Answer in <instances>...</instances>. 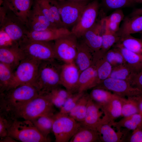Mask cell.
<instances>
[{
  "label": "cell",
  "mask_w": 142,
  "mask_h": 142,
  "mask_svg": "<svg viewBox=\"0 0 142 142\" xmlns=\"http://www.w3.org/2000/svg\"><path fill=\"white\" fill-rule=\"evenodd\" d=\"M57 5L65 27H73L78 22L89 0H56Z\"/></svg>",
  "instance_id": "obj_9"
},
{
  "label": "cell",
  "mask_w": 142,
  "mask_h": 142,
  "mask_svg": "<svg viewBox=\"0 0 142 142\" xmlns=\"http://www.w3.org/2000/svg\"><path fill=\"white\" fill-rule=\"evenodd\" d=\"M8 136L22 142H48V138L43 136L30 120L13 119Z\"/></svg>",
  "instance_id": "obj_5"
},
{
  "label": "cell",
  "mask_w": 142,
  "mask_h": 142,
  "mask_svg": "<svg viewBox=\"0 0 142 142\" xmlns=\"http://www.w3.org/2000/svg\"><path fill=\"white\" fill-rule=\"evenodd\" d=\"M26 25L29 31H39L58 28L53 25L45 17L36 1L28 16Z\"/></svg>",
  "instance_id": "obj_14"
},
{
  "label": "cell",
  "mask_w": 142,
  "mask_h": 142,
  "mask_svg": "<svg viewBox=\"0 0 142 142\" xmlns=\"http://www.w3.org/2000/svg\"><path fill=\"white\" fill-rule=\"evenodd\" d=\"M135 97L126 98L119 97L121 104V116L126 117L139 113L137 104Z\"/></svg>",
  "instance_id": "obj_36"
},
{
  "label": "cell",
  "mask_w": 142,
  "mask_h": 142,
  "mask_svg": "<svg viewBox=\"0 0 142 142\" xmlns=\"http://www.w3.org/2000/svg\"><path fill=\"white\" fill-rule=\"evenodd\" d=\"M80 39L78 40L77 53L74 62L80 73L92 64L94 53L83 39Z\"/></svg>",
  "instance_id": "obj_19"
},
{
  "label": "cell",
  "mask_w": 142,
  "mask_h": 142,
  "mask_svg": "<svg viewBox=\"0 0 142 142\" xmlns=\"http://www.w3.org/2000/svg\"><path fill=\"white\" fill-rule=\"evenodd\" d=\"M89 98V94L85 93L70 111L69 115L77 121L80 123L82 122L86 115Z\"/></svg>",
  "instance_id": "obj_30"
},
{
  "label": "cell",
  "mask_w": 142,
  "mask_h": 142,
  "mask_svg": "<svg viewBox=\"0 0 142 142\" xmlns=\"http://www.w3.org/2000/svg\"><path fill=\"white\" fill-rule=\"evenodd\" d=\"M104 56L113 67L126 63L121 52L114 46L104 54Z\"/></svg>",
  "instance_id": "obj_37"
},
{
  "label": "cell",
  "mask_w": 142,
  "mask_h": 142,
  "mask_svg": "<svg viewBox=\"0 0 142 142\" xmlns=\"http://www.w3.org/2000/svg\"><path fill=\"white\" fill-rule=\"evenodd\" d=\"M78 39L72 32L54 41L56 59L64 63L74 62Z\"/></svg>",
  "instance_id": "obj_10"
},
{
  "label": "cell",
  "mask_w": 142,
  "mask_h": 142,
  "mask_svg": "<svg viewBox=\"0 0 142 142\" xmlns=\"http://www.w3.org/2000/svg\"><path fill=\"white\" fill-rule=\"evenodd\" d=\"M141 33V35H140V38L142 40V32L141 33Z\"/></svg>",
  "instance_id": "obj_52"
},
{
  "label": "cell",
  "mask_w": 142,
  "mask_h": 142,
  "mask_svg": "<svg viewBox=\"0 0 142 142\" xmlns=\"http://www.w3.org/2000/svg\"><path fill=\"white\" fill-rule=\"evenodd\" d=\"M0 47L19 45L18 43L13 40L3 31L0 30Z\"/></svg>",
  "instance_id": "obj_44"
},
{
  "label": "cell",
  "mask_w": 142,
  "mask_h": 142,
  "mask_svg": "<svg viewBox=\"0 0 142 142\" xmlns=\"http://www.w3.org/2000/svg\"><path fill=\"white\" fill-rule=\"evenodd\" d=\"M93 63L96 67L99 84L109 77L113 67L106 60L104 55L99 51L94 53Z\"/></svg>",
  "instance_id": "obj_24"
},
{
  "label": "cell",
  "mask_w": 142,
  "mask_h": 142,
  "mask_svg": "<svg viewBox=\"0 0 142 142\" xmlns=\"http://www.w3.org/2000/svg\"><path fill=\"white\" fill-rule=\"evenodd\" d=\"M137 103L139 113L142 115V96L135 97Z\"/></svg>",
  "instance_id": "obj_48"
},
{
  "label": "cell",
  "mask_w": 142,
  "mask_h": 142,
  "mask_svg": "<svg viewBox=\"0 0 142 142\" xmlns=\"http://www.w3.org/2000/svg\"><path fill=\"white\" fill-rule=\"evenodd\" d=\"M49 1L50 9L58 27L59 28L65 27L62 20L57 5L56 0H49Z\"/></svg>",
  "instance_id": "obj_42"
},
{
  "label": "cell",
  "mask_w": 142,
  "mask_h": 142,
  "mask_svg": "<svg viewBox=\"0 0 142 142\" xmlns=\"http://www.w3.org/2000/svg\"><path fill=\"white\" fill-rule=\"evenodd\" d=\"M54 105L44 95H39L8 115L12 119L31 120L37 117L53 116Z\"/></svg>",
  "instance_id": "obj_3"
},
{
  "label": "cell",
  "mask_w": 142,
  "mask_h": 142,
  "mask_svg": "<svg viewBox=\"0 0 142 142\" xmlns=\"http://www.w3.org/2000/svg\"><path fill=\"white\" fill-rule=\"evenodd\" d=\"M36 88L28 84L0 93V113L9 115L39 95Z\"/></svg>",
  "instance_id": "obj_1"
},
{
  "label": "cell",
  "mask_w": 142,
  "mask_h": 142,
  "mask_svg": "<svg viewBox=\"0 0 142 142\" xmlns=\"http://www.w3.org/2000/svg\"><path fill=\"white\" fill-rule=\"evenodd\" d=\"M113 46L116 47L120 51L126 63L134 72L142 69V54L130 51L118 43Z\"/></svg>",
  "instance_id": "obj_26"
},
{
  "label": "cell",
  "mask_w": 142,
  "mask_h": 142,
  "mask_svg": "<svg viewBox=\"0 0 142 142\" xmlns=\"http://www.w3.org/2000/svg\"><path fill=\"white\" fill-rule=\"evenodd\" d=\"M108 23L120 25V23L124 18V15L123 11L118 9L115 11L109 16L105 17Z\"/></svg>",
  "instance_id": "obj_43"
},
{
  "label": "cell",
  "mask_w": 142,
  "mask_h": 142,
  "mask_svg": "<svg viewBox=\"0 0 142 142\" xmlns=\"http://www.w3.org/2000/svg\"><path fill=\"white\" fill-rule=\"evenodd\" d=\"M55 59L40 63L33 85L39 95L44 94L61 85L60 75L62 65Z\"/></svg>",
  "instance_id": "obj_2"
},
{
  "label": "cell",
  "mask_w": 142,
  "mask_h": 142,
  "mask_svg": "<svg viewBox=\"0 0 142 142\" xmlns=\"http://www.w3.org/2000/svg\"><path fill=\"white\" fill-rule=\"evenodd\" d=\"M103 30V23L102 18L96 22L81 38L94 53L99 52L101 48Z\"/></svg>",
  "instance_id": "obj_17"
},
{
  "label": "cell",
  "mask_w": 142,
  "mask_h": 142,
  "mask_svg": "<svg viewBox=\"0 0 142 142\" xmlns=\"http://www.w3.org/2000/svg\"><path fill=\"white\" fill-rule=\"evenodd\" d=\"M0 142H18L12 138L7 136L3 138H0Z\"/></svg>",
  "instance_id": "obj_50"
},
{
  "label": "cell",
  "mask_w": 142,
  "mask_h": 142,
  "mask_svg": "<svg viewBox=\"0 0 142 142\" xmlns=\"http://www.w3.org/2000/svg\"><path fill=\"white\" fill-rule=\"evenodd\" d=\"M103 89L121 97L132 98L142 96V90L133 87L126 81L109 78L95 88Z\"/></svg>",
  "instance_id": "obj_12"
},
{
  "label": "cell",
  "mask_w": 142,
  "mask_h": 142,
  "mask_svg": "<svg viewBox=\"0 0 142 142\" xmlns=\"http://www.w3.org/2000/svg\"><path fill=\"white\" fill-rule=\"evenodd\" d=\"M134 72L126 63L113 67L109 78L125 80L129 82Z\"/></svg>",
  "instance_id": "obj_34"
},
{
  "label": "cell",
  "mask_w": 142,
  "mask_h": 142,
  "mask_svg": "<svg viewBox=\"0 0 142 142\" xmlns=\"http://www.w3.org/2000/svg\"><path fill=\"white\" fill-rule=\"evenodd\" d=\"M80 73L74 62L62 64L60 75L61 85L73 94L78 92Z\"/></svg>",
  "instance_id": "obj_13"
},
{
  "label": "cell",
  "mask_w": 142,
  "mask_h": 142,
  "mask_svg": "<svg viewBox=\"0 0 142 142\" xmlns=\"http://www.w3.org/2000/svg\"><path fill=\"white\" fill-rule=\"evenodd\" d=\"M110 125L119 129L121 127H124L133 130L137 129H142V115L138 113L124 117L118 122H114Z\"/></svg>",
  "instance_id": "obj_29"
},
{
  "label": "cell",
  "mask_w": 142,
  "mask_h": 142,
  "mask_svg": "<svg viewBox=\"0 0 142 142\" xmlns=\"http://www.w3.org/2000/svg\"><path fill=\"white\" fill-rule=\"evenodd\" d=\"M35 1L38 3L42 12L47 19L53 25L59 28L56 24L50 9L49 0H35Z\"/></svg>",
  "instance_id": "obj_41"
},
{
  "label": "cell",
  "mask_w": 142,
  "mask_h": 142,
  "mask_svg": "<svg viewBox=\"0 0 142 142\" xmlns=\"http://www.w3.org/2000/svg\"><path fill=\"white\" fill-rule=\"evenodd\" d=\"M53 41H36L26 37L19 44L26 57L42 61L56 59Z\"/></svg>",
  "instance_id": "obj_6"
},
{
  "label": "cell",
  "mask_w": 142,
  "mask_h": 142,
  "mask_svg": "<svg viewBox=\"0 0 142 142\" xmlns=\"http://www.w3.org/2000/svg\"><path fill=\"white\" fill-rule=\"evenodd\" d=\"M103 115L101 106L90 97L85 116L83 121L80 123L83 126L97 131V128L101 124Z\"/></svg>",
  "instance_id": "obj_15"
},
{
  "label": "cell",
  "mask_w": 142,
  "mask_h": 142,
  "mask_svg": "<svg viewBox=\"0 0 142 142\" xmlns=\"http://www.w3.org/2000/svg\"><path fill=\"white\" fill-rule=\"evenodd\" d=\"M84 93L85 92H77L73 94L66 100L64 104L60 109L59 112L62 113L68 114Z\"/></svg>",
  "instance_id": "obj_38"
},
{
  "label": "cell",
  "mask_w": 142,
  "mask_h": 142,
  "mask_svg": "<svg viewBox=\"0 0 142 142\" xmlns=\"http://www.w3.org/2000/svg\"><path fill=\"white\" fill-rule=\"evenodd\" d=\"M118 43L133 52L142 55V40L131 35L121 37Z\"/></svg>",
  "instance_id": "obj_32"
},
{
  "label": "cell",
  "mask_w": 142,
  "mask_h": 142,
  "mask_svg": "<svg viewBox=\"0 0 142 142\" xmlns=\"http://www.w3.org/2000/svg\"><path fill=\"white\" fill-rule=\"evenodd\" d=\"M13 119L8 115L0 113V138L8 136L9 128Z\"/></svg>",
  "instance_id": "obj_40"
},
{
  "label": "cell",
  "mask_w": 142,
  "mask_h": 142,
  "mask_svg": "<svg viewBox=\"0 0 142 142\" xmlns=\"http://www.w3.org/2000/svg\"><path fill=\"white\" fill-rule=\"evenodd\" d=\"M41 62L27 57L23 60L14 70L12 79L6 90L22 84L33 85Z\"/></svg>",
  "instance_id": "obj_7"
},
{
  "label": "cell",
  "mask_w": 142,
  "mask_h": 142,
  "mask_svg": "<svg viewBox=\"0 0 142 142\" xmlns=\"http://www.w3.org/2000/svg\"><path fill=\"white\" fill-rule=\"evenodd\" d=\"M3 2L26 24L33 0H4Z\"/></svg>",
  "instance_id": "obj_23"
},
{
  "label": "cell",
  "mask_w": 142,
  "mask_h": 142,
  "mask_svg": "<svg viewBox=\"0 0 142 142\" xmlns=\"http://www.w3.org/2000/svg\"><path fill=\"white\" fill-rule=\"evenodd\" d=\"M103 5L110 9L116 10L130 6L133 4L131 0H102Z\"/></svg>",
  "instance_id": "obj_39"
},
{
  "label": "cell",
  "mask_w": 142,
  "mask_h": 142,
  "mask_svg": "<svg viewBox=\"0 0 142 142\" xmlns=\"http://www.w3.org/2000/svg\"><path fill=\"white\" fill-rule=\"evenodd\" d=\"M43 95L48 99L54 106L60 109L63 106L66 101V100L51 92Z\"/></svg>",
  "instance_id": "obj_45"
},
{
  "label": "cell",
  "mask_w": 142,
  "mask_h": 142,
  "mask_svg": "<svg viewBox=\"0 0 142 142\" xmlns=\"http://www.w3.org/2000/svg\"><path fill=\"white\" fill-rule=\"evenodd\" d=\"M71 33L65 27L54 28L39 31H28L26 37L33 40L49 42L54 41Z\"/></svg>",
  "instance_id": "obj_18"
},
{
  "label": "cell",
  "mask_w": 142,
  "mask_h": 142,
  "mask_svg": "<svg viewBox=\"0 0 142 142\" xmlns=\"http://www.w3.org/2000/svg\"><path fill=\"white\" fill-rule=\"evenodd\" d=\"M99 84L95 64L92 65L80 73L78 92L84 93L94 88Z\"/></svg>",
  "instance_id": "obj_20"
},
{
  "label": "cell",
  "mask_w": 142,
  "mask_h": 142,
  "mask_svg": "<svg viewBox=\"0 0 142 142\" xmlns=\"http://www.w3.org/2000/svg\"><path fill=\"white\" fill-rule=\"evenodd\" d=\"M141 15H142V7L135 9L129 16L132 17Z\"/></svg>",
  "instance_id": "obj_49"
},
{
  "label": "cell",
  "mask_w": 142,
  "mask_h": 142,
  "mask_svg": "<svg viewBox=\"0 0 142 142\" xmlns=\"http://www.w3.org/2000/svg\"><path fill=\"white\" fill-rule=\"evenodd\" d=\"M129 83L133 87L142 90V69L134 72Z\"/></svg>",
  "instance_id": "obj_46"
},
{
  "label": "cell",
  "mask_w": 142,
  "mask_h": 142,
  "mask_svg": "<svg viewBox=\"0 0 142 142\" xmlns=\"http://www.w3.org/2000/svg\"><path fill=\"white\" fill-rule=\"evenodd\" d=\"M128 141L130 142H142V129H137L133 130Z\"/></svg>",
  "instance_id": "obj_47"
},
{
  "label": "cell",
  "mask_w": 142,
  "mask_h": 142,
  "mask_svg": "<svg viewBox=\"0 0 142 142\" xmlns=\"http://www.w3.org/2000/svg\"><path fill=\"white\" fill-rule=\"evenodd\" d=\"M0 8V30L4 31L13 41L19 42L26 36V24L3 3Z\"/></svg>",
  "instance_id": "obj_4"
},
{
  "label": "cell",
  "mask_w": 142,
  "mask_h": 142,
  "mask_svg": "<svg viewBox=\"0 0 142 142\" xmlns=\"http://www.w3.org/2000/svg\"><path fill=\"white\" fill-rule=\"evenodd\" d=\"M103 30L101 48L99 51L103 54L105 53L120 40L121 37L116 34L110 33L108 30L105 17L102 18Z\"/></svg>",
  "instance_id": "obj_28"
},
{
  "label": "cell",
  "mask_w": 142,
  "mask_h": 142,
  "mask_svg": "<svg viewBox=\"0 0 142 142\" xmlns=\"http://www.w3.org/2000/svg\"><path fill=\"white\" fill-rule=\"evenodd\" d=\"M89 95L91 99L101 107L109 102L116 95L109 90L96 87L93 88Z\"/></svg>",
  "instance_id": "obj_33"
},
{
  "label": "cell",
  "mask_w": 142,
  "mask_h": 142,
  "mask_svg": "<svg viewBox=\"0 0 142 142\" xmlns=\"http://www.w3.org/2000/svg\"><path fill=\"white\" fill-rule=\"evenodd\" d=\"M100 141L97 131L82 126L69 142H95Z\"/></svg>",
  "instance_id": "obj_27"
},
{
  "label": "cell",
  "mask_w": 142,
  "mask_h": 142,
  "mask_svg": "<svg viewBox=\"0 0 142 142\" xmlns=\"http://www.w3.org/2000/svg\"><path fill=\"white\" fill-rule=\"evenodd\" d=\"M14 71L10 67L0 62V93L8 88L12 79Z\"/></svg>",
  "instance_id": "obj_35"
},
{
  "label": "cell",
  "mask_w": 142,
  "mask_h": 142,
  "mask_svg": "<svg viewBox=\"0 0 142 142\" xmlns=\"http://www.w3.org/2000/svg\"><path fill=\"white\" fill-rule=\"evenodd\" d=\"M52 130L56 142H68L81 126L68 114L59 112L53 116Z\"/></svg>",
  "instance_id": "obj_8"
},
{
  "label": "cell",
  "mask_w": 142,
  "mask_h": 142,
  "mask_svg": "<svg viewBox=\"0 0 142 142\" xmlns=\"http://www.w3.org/2000/svg\"><path fill=\"white\" fill-rule=\"evenodd\" d=\"M26 57L19 45L0 47V62L9 66L14 70Z\"/></svg>",
  "instance_id": "obj_16"
},
{
  "label": "cell",
  "mask_w": 142,
  "mask_h": 142,
  "mask_svg": "<svg viewBox=\"0 0 142 142\" xmlns=\"http://www.w3.org/2000/svg\"><path fill=\"white\" fill-rule=\"evenodd\" d=\"M58 0V1H62V0Z\"/></svg>",
  "instance_id": "obj_53"
},
{
  "label": "cell",
  "mask_w": 142,
  "mask_h": 142,
  "mask_svg": "<svg viewBox=\"0 0 142 142\" xmlns=\"http://www.w3.org/2000/svg\"><path fill=\"white\" fill-rule=\"evenodd\" d=\"M101 107L104 115L101 124L110 125L121 115V103L119 97L116 95L109 102Z\"/></svg>",
  "instance_id": "obj_21"
},
{
  "label": "cell",
  "mask_w": 142,
  "mask_h": 142,
  "mask_svg": "<svg viewBox=\"0 0 142 142\" xmlns=\"http://www.w3.org/2000/svg\"><path fill=\"white\" fill-rule=\"evenodd\" d=\"M99 7L98 0H94L87 5L80 19L71 31L78 39L81 38L96 23Z\"/></svg>",
  "instance_id": "obj_11"
},
{
  "label": "cell",
  "mask_w": 142,
  "mask_h": 142,
  "mask_svg": "<svg viewBox=\"0 0 142 142\" xmlns=\"http://www.w3.org/2000/svg\"><path fill=\"white\" fill-rule=\"evenodd\" d=\"M54 115L41 116L31 120L40 133L46 138H48V135L52 130Z\"/></svg>",
  "instance_id": "obj_31"
},
{
  "label": "cell",
  "mask_w": 142,
  "mask_h": 142,
  "mask_svg": "<svg viewBox=\"0 0 142 142\" xmlns=\"http://www.w3.org/2000/svg\"><path fill=\"white\" fill-rule=\"evenodd\" d=\"M97 130L99 133L100 141L119 142L124 141L125 134L120 129L116 132L109 124L99 125Z\"/></svg>",
  "instance_id": "obj_25"
},
{
  "label": "cell",
  "mask_w": 142,
  "mask_h": 142,
  "mask_svg": "<svg viewBox=\"0 0 142 142\" xmlns=\"http://www.w3.org/2000/svg\"><path fill=\"white\" fill-rule=\"evenodd\" d=\"M142 32V15L124 18L116 34L121 37Z\"/></svg>",
  "instance_id": "obj_22"
},
{
  "label": "cell",
  "mask_w": 142,
  "mask_h": 142,
  "mask_svg": "<svg viewBox=\"0 0 142 142\" xmlns=\"http://www.w3.org/2000/svg\"><path fill=\"white\" fill-rule=\"evenodd\" d=\"M133 3H142V0H131Z\"/></svg>",
  "instance_id": "obj_51"
}]
</instances>
